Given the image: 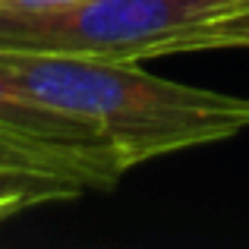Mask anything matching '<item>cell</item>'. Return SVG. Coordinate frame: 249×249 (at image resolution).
<instances>
[{
    "label": "cell",
    "mask_w": 249,
    "mask_h": 249,
    "mask_svg": "<svg viewBox=\"0 0 249 249\" xmlns=\"http://www.w3.org/2000/svg\"><path fill=\"white\" fill-rule=\"evenodd\" d=\"M0 67L35 98L91 120L126 167L249 129V98L161 79L139 63L0 51Z\"/></svg>",
    "instance_id": "6da1fadb"
},
{
    "label": "cell",
    "mask_w": 249,
    "mask_h": 249,
    "mask_svg": "<svg viewBox=\"0 0 249 249\" xmlns=\"http://www.w3.org/2000/svg\"><path fill=\"white\" fill-rule=\"evenodd\" d=\"M249 0H76L60 6H0V51L155 60L167 35L224 16Z\"/></svg>",
    "instance_id": "7a4b0ae2"
},
{
    "label": "cell",
    "mask_w": 249,
    "mask_h": 249,
    "mask_svg": "<svg viewBox=\"0 0 249 249\" xmlns=\"http://www.w3.org/2000/svg\"><path fill=\"white\" fill-rule=\"evenodd\" d=\"M0 129L44 155L57 174L79 183L82 189L107 193L129 170L91 120L35 98L3 67H0Z\"/></svg>",
    "instance_id": "3957f363"
},
{
    "label": "cell",
    "mask_w": 249,
    "mask_h": 249,
    "mask_svg": "<svg viewBox=\"0 0 249 249\" xmlns=\"http://www.w3.org/2000/svg\"><path fill=\"white\" fill-rule=\"evenodd\" d=\"M79 193H82V186L67 180V177L44 174V170L0 167V221L25 212V208H35V205L79 199Z\"/></svg>",
    "instance_id": "277c9868"
},
{
    "label": "cell",
    "mask_w": 249,
    "mask_h": 249,
    "mask_svg": "<svg viewBox=\"0 0 249 249\" xmlns=\"http://www.w3.org/2000/svg\"><path fill=\"white\" fill-rule=\"evenodd\" d=\"M227 48H249V3L212 19V22H199L177 32V35H167L158 44L155 57L189 54V51H227Z\"/></svg>",
    "instance_id": "5b68a950"
},
{
    "label": "cell",
    "mask_w": 249,
    "mask_h": 249,
    "mask_svg": "<svg viewBox=\"0 0 249 249\" xmlns=\"http://www.w3.org/2000/svg\"><path fill=\"white\" fill-rule=\"evenodd\" d=\"M0 167H16V170H44V174H57L51 167V161L44 155H38L35 148H29L25 142L13 139L0 129ZM60 177V174H57Z\"/></svg>",
    "instance_id": "8992f818"
},
{
    "label": "cell",
    "mask_w": 249,
    "mask_h": 249,
    "mask_svg": "<svg viewBox=\"0 0 249 249\" xmlns=\"http://www.w3.org/2000/svg\"><path fill=\"white\" fill-rule=\"evenodd\" d=\"M76 3V0H0V6H60Z\"/></svg>",
    "instance_id": "52a82bcc"
}]
</instances>
